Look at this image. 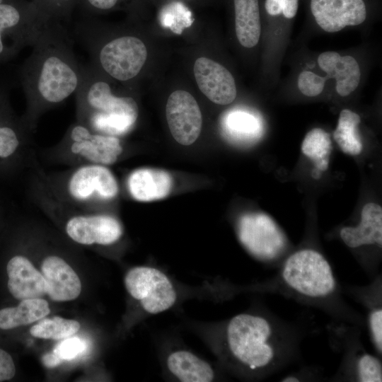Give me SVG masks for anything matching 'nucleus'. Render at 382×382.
Instances as JSON below:
<instances>
[{
	"label": "nucleus",
	"instance_id": "nucleus-1",
	"mask_svg": "<svg viewBox=\"0 0 382 382\" xmlns=\"http://www.w3.org/2000/svg\"><path fill=\"white\" fill-rule=\"evenodd\" d=\"M32 47L23 71L30 126L44 110L76 93L81 77L73 41L59 24L49 22Z\"/></svg>",
	"mask_w": 382,
	"mask_h": 382
},
{
	"label": "nucleus",
	"instance_id": "nucleus-2",
	"mask_svg": "<svg viewBox=\"0 0 382 382\" xmlns=\"http://www.w3.org/2000/svg\"><path fill=\"white\" fill-rule=\"evenodd\" d=\"M76 94L79 122L92 131L117 137L134 127L139 115L135 100L114 94L110 85L98 77L96 68L89 63L81 65Z\"/></svg>",
	"mask_w": 382,
	"mask_h": 382
},
{
	"label": "nucleus",
	"instance_id": "nucleus-3",
	"mask_svg": "<svg viewBox=\"0 0 382 382\" xmlns=\"http://www.w3.org/2000/svg\"><path fill=\"white\" fill-rule=\"evenodd\" d=\"M271 328L263 318L250 314L233 317L227 327V342L233 355L251 369L265 366L274 352L267 343Z\"/></svg>",
	"mask_w": 382,
	"mask_h": 382
},
{
	"label": "nucleus",
	"instance_id": "nucleus-4",
	"mask_svg": "<svg viewBox=\"0 0 382 382\" xmlns=\"http://www.w3.org/2000/svg\"><path fill=\"white\" fill-rule=\"evenodd\" d=\"M282 277L291 288L311 297L326 296L335 287L328 262L313 250H302L291 255L284 264Z\"/></svg>",
	"mask_w": 382,
	"mask_h": 382
},
{
	"label": "nucleus",
	"instance_id": "nucleus-5",
	"mask_svg": "<svg viewBox=\"0 0 382 382\" xmlns=\"http://www.w3.org/2000/svg\"><path fill=\"white\" fill-rule=\"evenodd\" d=\"M85 48L101 70L111 78L122 82L137 76L147 58L146 45L133 35L116 37L102 45Z\"/></svg>",
	"mask_w": 382,
	"mask_h": 382
},
{
	"label": "nucleus",
	"instance_id": "nucleus-6",
	"mask_svg": "<svg viewBox=\"0 0 382 382\" xmlns=\"http://www.w3.org/2000/svg\"><path fill=\"white\" fill-rule=\"evenodd\" d=\"M125 284L129 294L149 313L163 312L175 303L176 292L172 282L156 268L131 269L125 276Z\"/></svg>",
	"mask_w": 382,
	"mask_h": 382
},
{
	"label": "nucleus",
	"instance_id": "nucleus-7",
	"mask_svg": "<svg viewBox=\"0 0 382 382\" xmlns=\"http://www.w3.org/2000/svg\"><path fill=\"white\" fill-rule=\"evenodd\" d=\"M238 235L252 255L263 260L275 257L286 243L284 235L276 223L262 213L241 216L238 223Z\"/></svg>",
	"mask_w": 382,
	"mask_h": 382
},
{
	"label": "nucleus",
	"instance_id": "nucleus-8",
	"mask_svg": "<svg viewBox=\"0 0 382 382\" xmlns=\"http://www.w3.org/2000/svg\"><path fill=\"white\" fill-rule=\"evenodd\" d=\"M68 139L72 154L93 164L111 165L123 150L117 137L93 132L79 122L69 129Z\"/></svg>",
	"mask_w": 382,
	"mask_h": 382
},
{
	"label": "nucleus",
	"instance_id": "nucleus-9",
	"mask_svg": "<svg viewBox=\"0 0 382 382\" xmlns=\"http://www.w3.org/2000/svg\"><path fill=\"white\" fill-rule=\"evenodd\" d=\"M166 115L173 138L180 144L194 143L200 134L202 117L195 98L187 91L178 90L168 98Z\"/></svg>",
	"mask_w": 382,
	"mask_h": 382
},
{
	"label": "nucleus",
	"instance_id": "nucleus-10",
	"mask_svg": "<svg viewBox=\"0 0 382 382\" xmlns=\"http://www.w3.org/2000/svg\"><path fill=\"white\" fill-rule=\"evenodd\" d=\"M310 9L317 25L328 33L360 25L368 16L364 0H311Z\"/></svg>",
	"mask_w": 382,
	"mask_h": 382
},
{
	"label": "nucleus",
	"instance_id": "nucleus-11",
	"mask_svg": "<svg viewBox=\"0 0 382 382\" xmlns=\"http://www.w3.org/2000/svg\"><path fill=\"white\" fill-rule=\"evenodd\" d=\"M67 190L76 201L88 202L93 198L111 199L118 193V185L112 172L105 166L87 164L71 175Z\"/></svg>",
	"mask_w": 382,
	"mask_h": 382
},
{
	"label": "nucleus",
	"instance_id": "nucleus-12",
	"mask_svg": "<svg viewBox=\"0 0 382 382\" xmlns=\"http://www.w3.org/2000/svg\"><path fill=\"white\" fill-rule=\"evenodd\" d=\"M193 71L199 90L212 102L225 105L236 99L235 79L223 65L203 57L196 59Z\"/></svg>",
	"mask_w": 382,
	"mask_h": 382
},
{
	"label": "nucleus",
	"instance_id": "nucleus-13",
	"mask_svg": "<svg viewBox=\"0 0 382 382\" xmlns=\"http://www.w3.org/2000/svg\"><path fill=\"white\" fill-rule=\"evenodd\" d=\"M68 236L82 245H110L122 235V227L115 218L105 214L76 215L66 224Z\"/></svg>",
	"mask_w": 382,
	"mask_h": 382
},
{
	"label": "nucleus",
	"instance_id": "nucleus-14",
	"mask_svg": "<svg viewBox=\"0 0 382 382\" xmlns=\"http://www.w3.org/2000/svg\"><path fill=\"white\" fill-rule=\"evenodd\" d=\"M317 63L327 80L335 83V89L339 96L347 97L359 88L362 72L359 62L352 55L325 51L318 54Z\"/></svg>",
	"mask_w": 382,
	"mask_h": 382
},
{
	"label": "nucleus",
	"instance_id": "nucleus-15",
	"mask_svg": "<svg viewBox=\"0 0 382 382\" xmlns=\"http://www.w3.org/2000/svg\"><path fill=\"white\" fill-rule=\"evenodd\" d=\"M41 270L45 280L46 294L54 301L76 299L81 291L79 276L62 258L50 255L44 259Z\"/></svg>",
	"mask_w": 382,
	"mask_h": 382
},
{
	"label": "nucleus",
	"instance_id": "nucleus-16",
	"mask_svg": "<svg viewBox=\"0 0 382 382\" xmlns=\"http://www.w3.org/2000/svg\"><path fill=\"white\" fill-rule=\"evenodd\" d=\"M8 289L19 300L41 298L46 294L45 278L24 256L16 255L8 262Z\"/></svg>",
	"mask_w": 382,
	"mask_h": 382
},
{
	"label": "nucleus",
	"instance_id": "nucleus-17",
	"mask_svg": "<svg viewBox=\"0 0 382 382\" xmlns=\"http://www.w3.org/2000/svg\"><path fill=\"white\" fill-rule=\"evenodd\" d=\"M127 185L134 199L150 202L167 197L170 192L173 181L170 174L165 170L140 168L130 174Z\"/></svg>",
	"mask_w": 382,
	"mask_h": 382
},
{
	"label": "nucleus",
	"instance_id": "nucleus-18",
	"mask_svg": "<svg viewBox=\"0 0 382 382\" xmlns=\"http://www.w3.org/2000/svg\"><path fill=\"white\" fill-rule=\"evenodd\" d=\"M344 243L350 248L362 245L382 244V208L370 202L363 207L361 220L357 227H345L340 231Z\"/></svg>",
	"mask_w": 382,
	"mask_h": 382
},
{
	"label": "nucleus",
	"instance_id": "nucleus-19",
	"mask_svg": "<svg viewBox=\"0 0 382 382\" xmlns=\"http://www.w3.org/2000/svg\"><path fill=\"white\" fill-rule=\"evenodd\" d=\"M235 31L238 42L253 48L260 42L262 24L258 0H233Z\"/></svg>",
	"mask_w": 382,
	"mask_h": 382
},
{
	"label": "nucleus",
	"instance_id": "nucleus-20",
	"mask_svg": "<svg viewBox=\"0 0 382 382\" xmlns=\"http://www.w3.org/2000/svg\"><path fill=\"white\" fill-rule=\"evenodd\" d=\"M169 371L184 382H209L214 378L211 366L193 353L179 350L172 352L167 359Z\"/></svg>",
	"mask_w": 382,
	"mask_h": 382
},
{
	"label": "nucleus",
	"instance_id": "nucleus-21",
	"mask_svg": "<svg viewBox=\"0 0 382 382\" xmlns=\"http://www.w3.org/2000/svg\"><path fill=\"white\" fill-rule=\"evenodd\" d=\"M50 312L47 301L41 299L21 300L17 307L0 310V328L9 330L39 320Z\"/></svg>",
	"mask_w": 382,
	"mask_h": 382
},
{
	"label": "nucleus",
	"instance_id": "nucleus-22",
	"mask_svg": "<svg viewBox=\"0 0 382 382\" xmlns=\"http://www.w3.org/2000/svg\"><path fill=\"white\" fill-rule=\"evenodd\" d=\"M48 23L47 18L37 15L25 17L15 6L0 2V55L4 52L1 35L5 31L18 29L39 37Z\"/></svg>",
	"mask_w": 382,
	"mask_h": 382
},
{
	"label": "nucleus",
	"instance_id": "nucleus-23",
	"mask_svg": "<svg viewBox=\"0 0 382 382\" xmlns=\"http://www.w3.org/2000/svg\"><path fill=\"white\" fill-rule=\"evenodd\" d=\"M360 122V116L349 109H343L340 112L333 138L344 153L358 155L361 152L363 144L359 133Z\"/></svg>",
	"mask_w": 382,
	"mask_h": 382
},
{
	"label": "nucleus",
	"instance_id": "nucleus-24",
	"mask_svg": "<svg viewBox=\"0 0 382 382\" xmlns=\"http://www.w3.org/2000/svg\"><path fill=\"white\" fill-rule=\"evenodd\" d=\"M332 150V142L328 132L321 128H313L305 136L301 151L310 158L315 168L320 172L328 167L329 156Z\"/></svg>",
	"mask_w": 382,
	"mask_h": 382
},
{
	"label": "nucleus",
	"instance_id": "nucleus-25",
	"mask_svg": "<svg viewBox=\"0 0 382 382\" xmlns=\"http://www.w3.org/2000/svg\"><path fill=\"white\" fill-rule=\"evenodd\" d=\"M79 328L80 324L76 320L54 316L40 319L31 327L30 332L35 337L58 340L74 335Z\"/></svg>",
	"mask_w": 382,
	"mask_h": 382
},
{
	"label": "nucleus",
	"instance_id": "nucleus-26",
	"mask_svg": "<svg viewBox=\"0 0 382 382\" xmlns=\"http://www.w3.org/2000/svg\"><path fill=\"white\" fill-rule=\"evenodd\" d=\"M225 126L230 135L241 141H252L258 138L260 134L258 120L245 111L230 112L226 118Z\"/></svg>",
	"mask_w": 382,
	"mask_h": 382
},
{
	"label": "nucleus",
	"instance_id": "nucleus-27",
	"mask_svg": "<svg viewBox=\"0 0 382 382\" xmlns=\"http://www.w3.org/2000/svg\"><path fill=\"white\" fill-rule=\"evenodd\" d=\"M327 79L311 70H302L297 77V87L303 96L308 98H315L320 95L324 91Z\"/></svg>",
	"mask_w": 382,
	"mask_h": 382
},
{
	"label": "nucleus",
	"instance_id": "nucleus-28",
	"mask_svg": "<svg viewBox=\"0 0 382 382\" xmlns=\"http://www.w3.org/2000/svg\"><path fill=\"white\" fill-rule=\"evenodd\" d=\"M358 374L360 381H382L381 363L371 354L363 355L358 361Z\"/></svg>",
	"mask_w": 382,
	"mask_h": 382
},
{
	"label": "nucleus",
	"instance_id": "nucleus-29",
	"mask_svg": "<svg viewBox=\"0 0 382 382\" xmlns=\"http://www.w3.org/2000/svg\"><path fill=\"white\" fill-rule=\"evenodd\" d=\"M87 349L86 342L79 337H66L59 342L52 352L63 361H70L82 354Z\"/></svg>",
	"mask_w": 382,
	"mask_h": 382
},
{
	"label": "nucleus",
	"instance_id": "nucleus-30",
	"mask_svg": "<svg viewBox=\"0 0 382 382\" xmlns=\"http://www.w3.org/2000/svg\"><path fill=\"white\" fill-rule=\"evenodd\" d=\"M20 144L16 131L8 126H0V157L7 158L16 151Z\"/></svg>",
	"mask_w": 382,
	"mask_h": 382
},
{
	"label": "nucleus",
	"instance_id": "nucleus-31",
	"mask_svg": "<svg viewBox=\"0 0 382 382\" xmlns=\"http://www.w3.org/2000/svg\"><path fill=\"white\" fill-rule=\"evenodd\" d=\"M371 334L377 349L382 351V311L381 308L373 311L369 317Z\"/></svg>",
	"mask_w": 382,
	"mask_h": 382
},
{
	"label": "nucleus",
	"instance_id": "nucleus-32",
	"mask_svg": "<svg viewBox=\"0 0 382 382\" xmlns=\"http://www.w3.org/2000/svg\"><path fill=\"white\" fill-rule=\"evenodd\" d=\"M16 373L14 362L11 355L0 349V381L11 379Z\"/></svg>",
	"mask_w": 382,
	"mask_h": 382
},
{
	"label": "nucleus",
	"instance_id": "nucleus-33",
	"mask_svg": "<svg viewBox=\"0 0 382 382\" xmlns=\"http://www.w3.org/2000/svg\"><path fill=\"white\" fill-rule=\"evenodd\" d=\"M93 8L99 10H109L117 4L118 0H86Z\"/></svg>",
	"mask_w": 382,
	"mask_h": 382
},
{
	"label": "nucleus",
	"instance_id": "nucleus-34",
	"mask_svg": "<svg viewBox=\"0 0 382 382\" xmlns=\"http://www.w3.org/2000/svg\"><path fill=\"white\" fill-rule=\"evenodd\" d=\"M42 361L46 367L54 368L61 364L64 361L52 352L44 354L42 357Z\"/></svg>",
	"mask_w": 382,
	"mask_h": 382
},
{
	"label": "nucleus",
	"instance_id": "nucleus-35",
	"mask_svg": "<svg viewBox=\"0 0 382 382\" xmlns=\"http://www.w3.org/2000/svg\"><path fill=\"white\" fill-rule=\"evenodd\" d=\"M321 174H320V171L317 170V169H313V171H312V176L316 178V179H318L320 177Z\"/></svg>",
	"mask_w": 382,
	"mask_h": 382
},
{
	"label": "nucleus",
	"instance_id": "nucleus-36",
	"mask_svg": "<svg viewBox=\"0 0 382 382\" xmlns=\"http://www.w3.org/2000/svg\"><path fill=\"white\" fill-rule=\"evenodd\" d=\"M282 381L284 382H294V381H299V379L294 376H289L286 378H284L282 379Z\"/></svg>",
	"mask_w": 382,
	"mask_h": 382
}]
</instances>
